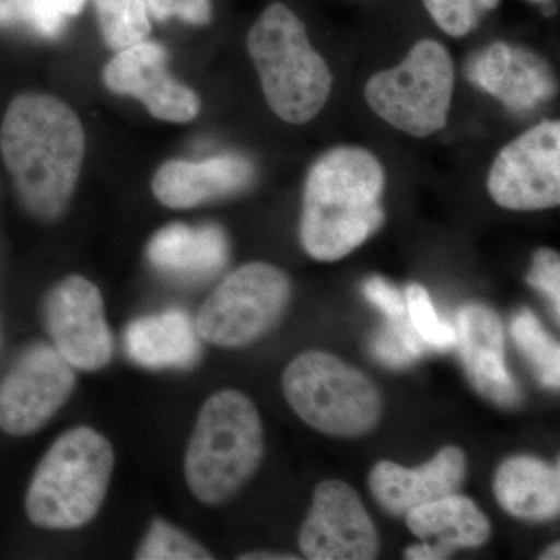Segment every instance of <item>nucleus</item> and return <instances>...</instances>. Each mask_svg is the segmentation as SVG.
<instances>
[{"mask_svg":"<svg viewBox=\"0 0 560 560\" xmlns=\"http://www.w3.org/2000/svg\"><path fill=\"white\" fill-rule=\"evenodd\" d=\"M0 149L28 212L40 220L61 217L86 149L79 116L50 95L22 94L3 117Z\"/></svg>","mask_w":560,"mask_h":560,"instance_id":"nucleus-1","label":"nucleus"},{"mask_svg":"<svg viewBox=\"0 0 560 560\" xmlns=\"http://www.w3.org/2000/svg\"><path fill=\"white\" fill-rule=\"evenodd\" d=\"M427 346L412 327L408 313L401 318L388 319V323L374 335L371 352L385 366H410L425 352Z\"/></svg>","mask_w":560,"mask_h":560,"instance_id":"nucleus-24","label":"nucleus"},{"mask_svg":"<svg viewBox=\"0 0 560 560\" xmlns=\"http://www.w3.org/2000/svg\"><path fill=\"white\" fill-rule=\"evenodd\" d=\"M469 77L482 91L514 110L534 108L555 94V77L548 62L533 51L495 43L481 51Z\"/></svg>","mask_w":560,"mask_h":560,"instance_id":"nucleus-17","label":"nucleus"},{"mask_svg":"<svg viewBox=\"0 0 560 560\" xmlns=\"http://www.w3.org/2000/svg\"><path fill=\"white\" fill-rule=\"evenodd\" d=\"M408 318L427 348L447 350L456 346L455 327L438 316L429 291L419 283H411L405 291Z\"/></svg>","mask_w":560,"mask_h":560,"instance_id":"nucleus-26","label":"nucleus"},{"mask_svg":"<svg viewBox=\"0 0 560 560\" xmlns=\"http://www.w3.org/2000/svg\"><path fill=\"white\" fill-rule=\"evenodd\" d=\"M44 324L54 348L73 370L94 372L114 355L113 331L101 290L83 276H69L47 293Z\"/></svg>","mask_w":560,"mask_h":560,"instance_id":"nucleus-11","label":"nucleus"},{"mask_svg":"<svg viewBox=\"0 0 560 560\" xmlns=\"http://www.w3.org/2000/svg\"><path fill=\"white\" fill-rule=\"evenodd\" d=\"M418 539L451 555L458 548H477L490 537L488 517L467 497L451 493L444 499L415 508L405 515Z\"/></svg>","mask_w":560,"mask_h":560,"instance_id":"nucleus-21","label":"nucleus"},{"mask_svg":"<svg viewBox=\"0 0 560 560\" xmlns=\"http://www.w3.org/2000/svg\"><path fill=\"white\" fill-rule=\"evenodd\" d=\"M385 173L371 151L340 147L315 162L305 180L301 242L308 256L340 260L383 223Z\"/></svg>","mask_w":560,"mask_h":560,"instance_id":"nucleus-2","label":"nucleus"},{"mask_svg":"<svg viewBox=\"0 0 560 560\" xmlns=\"http://www.w3.org/2000/svg\"><path fill=\"white\" fill-rule=\"evenodd\" d=\"M560 545L558 541L556 544H552L550 548H548L547 551L544 552V555L540 556V559L544 560H559L560 559V551H559Z\"/></svg>","mask_w":560,"mask_h":560,"instance_id":"nucleus-35","label":"nucleus"},{"mask_svg":"<svg viewBox=\"0 0 560 560\" xmlns=\"http://www.w3.org/2000/svg\"><path fill=\"white\" fill-rule=\"evenodd\" d=\"M153 267L179 278L201 279L226 265L230 242L215 224L189 226L175 223L153 235L147 248Z\"/></svg>","mask_w":560,"mask_h":560,"instance_id":"nucleus-19","label":"nucleus"},{"mask_svg":"<svg viewBox=\"0 0 560 560\" xmlns=\"http://www.w3.org/2000/svg\"><path fill=\"white\" fill-rule=\"evenodd\" d=\"M248 50L265 98L280 119L302 125L318 116L330 97L331 73L289 7L276 2L261 13L250 28Z\"/></svg>","mask_w":560,"mask_h":560,"instance_id":"nucleus-5","label":"nucleus"},{"mask_svg":"<svg viewBox=\"0 0 560 560\" xmlns=\"http://www.w3.org/2000/svg\"><path fill=\"white\" fill-rule=\"evenodd\" d=\"M66 16L50 0H0V25L31 28L43 38L54 39L65 31Z\"/></svg>","mask_w":560,"mask_h":560,"instance_id":"nucleus-27","label":"nucleus"},{"mask_svg":"<svg viewBox=\"0 0 560 560\" xmlns=\"http://www.w3.org/2000/svg\"><path fill=\"white\" fill-rule=\"evenodd\" d=\"M254 168L237 154L206 161H168L153 178V194L171 209H190L238 194L249 186Z\"/></svg>","mask_w":560,"mask_h":560,"instance_id":"nucleus-16","label":"nucleus"},{"mask_svg":"<svg viewBox=\"0 0 560 560\" xmlns=\"http://www.w3.org/2000/svg\"><path fill=\"white\" fill-rule=\"evenodd\" d=\"M75 385V371L54 346H32L0 382V430L11 436L36 433L61 410Z\"/></svg>","mask_w":560,"mask_h":560,"instance_id":"nucleus-10","label":"nucleus"},{"mask_svg":"<svg viewBox=\"0 0 560 560\" xmlns=\"http://www.w3.org/2000/svg\"><path fill=\"white\" fill-rule=\"evenodd\" d=\"M290 298V280L279 268L261 261L243 265L213 290L195 326L210 345L241 348L278 323Z\"/></svg>","mask_w":560,"mask_h":560,"instance_id":"nucleus-8","label":"nucleus"},{"mask_svg":"<svg viewBox=\"0 0 560 560\" xmlns=\"http://www.w3.org/2000/svg\"><path fill=\"white\" fill-rule=\"evenodd\" d=\"M493 492L500 506L512 517L551 521L560 511L559 467L533 456L510 458L497 470Z\"/></svg>","mask_w":560,"mask_h":560,"instance_id":"nucleus-20","label":"nucleus"},{"mask_svg":"<svg viewBox=\"0 0 560 560\" xmlns=\"http://www.w3.org/2000/svg\"><path fill=\"white\" fill-rule=\"evenodd\" d=\"M136 559L140 560H209L212 555L189 534L172 523L156 518L142 540Z\"/></svg>","mask_w":560,"mask_h":560,"instance_id":"nucleus-25","label":"nucleus"},{"mask_svg":"<svg viewBox=\"0 0 560 560\" xmlns=\"http://www.w3.org/2000/svg\"><path fill=\"white\" fill-rule=\"evenodd\" d=\"M478 10H493L500 5L501 0H475Z\"/></svg>","mask_w":560,"mask_h":560,"instance_id":"nucleus-36","label":"nucleus"},{"mask_svg":"<svg viewBox=\"0 0 560 560\" xmlns=\"http://www.w3.org/2000/svg\"><path fill=\"white\" fill-rule=\"evenodd\" d=\"M363 293L371 304L385 313L386 318L396 319L407 315L404 294L385 279L378 278V276L368 279L363 285Z\"/></svg>","mask_w":560,"mask_h":560,"instance_id":"nucleus-31","label":"nucleus"},{"mask_svg":"<svg viewBox=\"0 0 560 560\" xmlns=\"http://www.w3.org/2000/svg\"><path fill=\"white\" fill-rule=\"evenodd\" d=\"M110 442L91 427L65 431L33 474L25 511L44 529H79L102 510L114 474Z\"/></svg>","mask_w":560,"mask_h":560,"instance_id":"nucleus-4","label":"nucleus"},{"mask_svg":"<svg viewBox=\"0 0 560 560\" xmlns=\"http://www.w3.org/2000/svg\"><path fill=\"white\" fill-rule=\"evenodd\" d=\"M466 469L464 452L445 447L419 469H407L390 460L375 464L370 488L383 510L405 517L415 508L455 493L466 478Z\"/></svg>","mask_w":560,"mask_h":560,"instance_id":"nucleus-15","label":"nucleus"},{"mask_svg":"<svg viewBox=\"0 0 560 560\" xmlns=\"http://www.w3.org/2000/svg\"><path fill=\"white\" fill-rule=\"evenodd\" d=\"M511 334L541 385L547 388H559L560 348L544 329L537 316L523 308L512 319Z\"/></svg>","mask_w":560,"mask_h":560,"instance_id":"nucleus-22","label":"nucleus"},{"mask_svg":"<svg viewBox=\"0 0 560 560\" xmlns=\"http://www.w3.org/2000/svg\"><path fill=\"white\" fill-rule=\"evenodd\" d=\"M264 427L256 405L241 390H220L202 405L184 459L195 499L215 506L230 501L259 469Z\"/></svg>","mask_w":560,"mask_h":560,"instance_id":"nucleus-3","label":"nucleus"},{"mask_svg":"<svg viewBox=\"0 0 560 560\" xmlns=\"http://www.w3.org/2000/svg\"><path fill=\"white\" fill-rule=\"evenodd\" d=\"M282 389L290 407L305 423L330 436H361L381 419L377 386L331 353H301L283 372Z\"/></svg>","mask_w":560,"mask_h":560,"instance_id":"nucleus-6","label":"nucleus"},{"mask_svg":"<svg viewBox=\"0 0 560 560\" xmlns=\"http://www.w3.org/2000/svg\"><path fill=\"white\" fill-rule=\"evenodd\" d=\"M238 559L245 560H285L298 559L290 555H280V552H249V555L241 556Z\"/></svg>","mask_w":560,"mask_h":560,"instance_id":"nucleus-34","label":"nucleus"},{"mask_svg":"<svg viewBox=\"0 0 560 560\" xmlns=\"http://www.w3.org/2000/svg\"><path fill=\"white\" fill-rule=\"evenodd\" d=\"M430 16L447 35L460 38L477 25L478 10L475 0H423Z\"/></svg>","mask_w":560,"mask_h":560,"instance_id":"nucleus-28","label":"nucleus"},{"mask_svg":"<svg viewBox=\"0 0 560 560\" xmlns=\"http://www.w3.org/2000/svg\"><path fill=\"white\" fill-rule=\"evenodd\" d=\"M65 16H77L84 9L86 0H50Z\"/></svg>","mask_w":560,"mask_h":560,"instance_id":"nucleus-33","label":"nucleus"},{"mask_svg":"<svg viewBox=\"0 0 560 560\" xmlns=\"http://www.w3.org/2000/svg\"><path fill=\"white\" fill-rule=\"evenodd\" d=\"M103 80L116 94L138 98L156 119L184 124L200 113L198 95L168 73L167 51L160 44L142 40L120 50L106 65Z\"/></svg>","mask_w":560,"mask_h":560,"instance_id":"nucleus-13","label":"nucleus"},{"mask_svg":"<svg viewBox=\"0 0 560 560\" xmlns=\"http://www.w3.org/2000/svg\"><path fill=\"white\" fill-rule=\"evenodd\" d=\"M528 283L550 300L552 313H555L556 320L559 323L560 261L558 253L551 249H539L534 254Z\"/></svg>","mask_w":560,"mask_h":560,"instance_id":"nucleus-29","label":"nucleus"},{"mask_svg":"<svg viewBox=\"0 0 560 560\" xmlns=\"http://www.w3.org/2000/svg\"><path fill=\"white\" fill-rule=\"evenodd\" d=\"M490 197L501 208L541 210L560 202V124L544 121L508 143L489 172Z\"/></svg>","mask_w":560,"mask_h":560,"instance_id":"nucleus-9","label":"nucleus"},{"mask_svg":"<svg viewBox=\"0 0 560 560\" xmlns=\"http://www.w3.org/2000/svg\"><path fill=\"white\" fill-rule=\"evenodd\" d=\"M300 548L311 560L377 558V529L359 493L342 481L320 482L301 528Z\"/></svg>","mask_w":560,"mask_h":560,"instance_id":"nucleus-12","label":"nucleus"},{"mask_svg":"<svg viewBox=\"0 0 560 560\" xmlns=\"http://www.w3.org/2000/svg\"><path fill=\"white\" fill-rule=\"evenodd\" d=\"M528 2H533V3H548V2H551V0H528Z\"/></svg>","mask_w":560,"mask_h":560,"instance_id":"nucleus-37","label":"nucleus"},{"mask_svg":"<svg viewBox=\"0 0 560 560\" xmlns=\"http://www.w3.org/2000/svg\"><path fill=\"white\" fill-rule=\"evenodd\" d=\"M455 331L460 360L475 389L500 407L521 404V386L506 366L500 316L486 305H466L456 316Z\"/></svg>","mask_w":560,"mask_h":560,"instance_id":"nucleus-14","label":"nucleus"},{"mask_svg":"<svg viewBox=\"0 0 560 560\" xmlns=\"http://www.w3.org/2000/svg\"><path fill=\"white\" fill-rule=\"evenodd\" d=\"M147 9L154 20L165 22L172 18L194 25H206L212 20L210 0H145Z\"/></svg>","mask_w":560,"mask_h":560,"instance_id":"nucleus-30","label":"nucleus"},{"mask_svg":"<svg viewBox=\"0 0 560 560\" xmlns=\"http://www.w3.org/2000/svg\"><path fill=\"white\" fill-rule=\"evenodd\" d=\"M106 46L120 51L150 35L145 0H92Z\"/></svg>","mask_w":560,"mask_h":560,"instance_id":"nucleus-23","label":"nucleus"},{"mask_svg":"<svg viewBox=\"0 0 560 560\" xmlns=\"http://www.w3.org/2000/svg\"><path fill=\"white\" fill-rule=\"evenodd\" d=\"M405 558L411 560H441L447 559L448 555L440 550V548L434 547V545L422 541V544L412 545V547L408 548V550L405 551Z\"/></svg>","mask_w":560,"mask_h":560,"instance_id":"nucleus-32","label":"nucleus"},{"mask_svg":"<svg viewBox=\"0 0 560 560\" xmlns=\"http://www.w3.org/2000/svg\"><path fill=\"white\" fill-rule=\"evenodd\" d=\"M453 88L451 54L436 40L423 39L397 68L375 73L364 97L390 127L412 138H429L447 124Z\"/></svg>","mask_w":560,"mask_h":560,"instance_id":"nucleus-7","label":"nucleus"},{"mask_svg":"<svg viewBox=\"0 0 560 560\" xmlns=\"http://www.w3.org/2000/svg\"><path fill=\"white\" fill-rule=\"evenodd\" d=\"M195 320L183 311H167L131 320L125 330L128 357L147 370H187L201 357Z\"/></svg>","mask_w":560,"mask_h":560,"instance_id":"nucleus-18","label":"nucleus"}]
</instances>
